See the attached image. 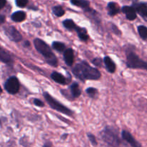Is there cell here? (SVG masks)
<instances>
[{
	"instance_id": "6da1fadb",
	"label": "cell",
	"mask_w": 147,
	"mask_h": 147,
	"mask_svg": "<svg viewBox=\"0 0 147 147\" xmlns=\"http://www.w3.org/2000/svg\"><path fill=\"white\" fill-rule=\"evenodd\" d=\"M73 72L75 76L83 81L86 79L96 80L100 77L99 71L90 66L88 63L85 61L76 65L73 69Z\"/></svg>"
},
{
	"instance_id": "7a4b0ae2",
	"label": "cell",
	"mask_w": 147,
	"mask_h": 147,
	"mask_svg": "<svg viewBox=\"0 0 147 147\" xmlns=\"http://www.w3.org/2000/svg\"><path fill=\"white\" fill-rule=\"evenodd\" d=\"M34 46L39 53H41L45 59L47 63L53 66H57V59L50 49V46L42 40L36 38L34 41Z\"/></svg>"
},
{
	"instance_id": "3957f363",
	"label": "cell",
	"mask_w": 147,
	"mask_h": 147,
	"mask_svg": "<svg viewBox=\"0 0 147 147\" xmlns=\"http://www.w3.org/2000/svg\"><path fill=\"white\" fill-rule=\"evenodd\" d=\"M102 137L109 147H127L113 132V130L109 128H106L104 131H103Z\"/></svg>"
},
{
	"instance_id": "277c9868",
	"label": "cell",
	"mask_w": 147,
	"mask_h": 147,
	"mask_svg": "<svg viewBox=\"0 0 147 147\" xmlns=\"http://www.w3.org/2000/svg\"><path fill=\"white\" fill-rule=\"evenodd\" d=\"M44 97L45 98L46 101L47 102V103L49 104V105H50L53 109L56 110L58 111V112L64 113L65 115H71L72 114H73V112H72L69 108H67V107L64 106V105L60 104L59 102H57V100H55V99L51 95H49L47 92H45Z\"/></svg>"
},
{
	"instance_id": "5b68a950",
	"label": "cell",
	"mask_w": 147,
	"mask_h": 147,
	"mask_svg": "<svg viewBox=\"0 0 147 147\" xmlns=\"http://www.w3.org/2000/svg\"><path fill=\"white\" fill-rule=\"evenodd\" d=\"M127 66L131 69H142L147 70V63L134 53L131 52L127 56Z\"/></svg>"
},
{
	"instance_id": "8992f818",
	"label": "cell",
	"mask_w": 147,
	"mask_h": 147,
	"mask_svg": "<svg viewBox=\"0 0 147 147\" xmlns=\"http://www.w3.org/2000/svg\"><path fill=\"white\" fill-rule=\"evenodd\" d=\"M4 88L9 93L11 94V95L17 93L20 89V82H19L17 78L15 76H11V77L9 78L7 82H5Z\"/></svg>"
},
{
	"instance_id": "52a82bcc",
	"label": "cell",
	"mask_w": 147,
	"mask_h": 147,
	"mask_svg": "<svg viewBox=\"0 0 147 147\" xmlns=\"http://www.w3.org/2000/svg\"><path fill=\"white\" fill-rule=\"evenodd\" d=\"M5 33L10 40L14 42H19L22 39V36L20 34V32L13 26H10L5 28Z\"/></svg>"
},
{
	"instance_id": "ba28073f",
	"label": "cell",
	"mask_w": 147,
	"mask_h": 147,
	"mask_svg": "<svg viewBox=\"0 0 147 147\" xmlns=\"http://www.w3.org/2000/svg\"><path fill=\"white\" fill-rule=\"evenodd\" d=\"M122 138L123 140L129 143L132 147H142V145L132 136L131 134L126 131H122Z\"/></svg>"
},
{
	"instance_id": "9c48e42d",
	"label": "cell",
	"mask_w": 147,
	"mask_h": 147,
	"mask_svg": "<svg viewBox=\"0 0 147 147\" xmlns=\"http://www.w3.org/2000/svg\"><path fill=\"white\" fill-rule=\"evenodd\" d=\"M122 11L126 14L128 20H134L136 18V12L133 7L125 6L122 8Z\"/></svg>"
},
{
	"instance_id": "30bf717a",
	"label": "cell",
	"mask_w": 147,
	"mask_h": 147,
	"mask_svg": "<svg viewBox=\"0 0 147 147\" xmlns=\"http://www.w3.org/2000/svg\"><path fill=\"white\" fill-rule=\"evenodd\" d=\"M142 17L144 19H147V3H140V4H135L134 7Z\"/></svg>"
},
{
	"instance_id": "8fae6325",
	"label": "cell",
	"mask_w": 147,
	"mask_h": 147,
	"mask_svg": "<svg viewBox=\"0 0 147 147\" xmlns=\"http://www.w3.org/2000/svg\"><path fill=\"white\" fill-rule=\"evenodd\" d=\"M64 59L66 64L72 66L74 61V53L72 48H67L64 52Z\"/></svg>"
},
{
	"instance_id": "7c38bea8",
	"label": "cell",
	"mask_w": 147,
	"mask_h": 147,
	"mask_svg": "<svg viewBox=\"0 0 147 147\" xmlns=\"http://www.w3.org/2000/svg\"><path fill=\"white\" fill-rule=\"evenodd\" d=\"M0 61L7 64H11L13 63L11 56L1 46H0Z\"/></svg>"
},
{
	"instance_id": "4fadbf2b",
	"label": "cell",
	"mask_w": 147,
	"mask_h": 147,
	"mask_svg": "<svg viewBox=\"0 0 147 147\" xmlns=\"http://www.w3.org/2000/svg\"><path fill=\"white\" fill-rule=\"evenodd\" d=\"M104 63L106 64V69L110 73L115 72V71H116V64L109 56H106L104 58Z\"/></svg>"
},
{
	"instance_id": "5bb4252c",
	"label": "cell",
	"mask_w": 147,
	"mask_h": 147,
	"mask_svg": "<svg viewBox=\"0 0 147 147\" xmlns=\"http://www.w3.org/2000/svg\"><path fill=\"white\" fill-rule=\"evenodd\" d=\"M26 18V14L25 12L22 11H18L16 12L13 13L11 15V20L17 22H22L25 20Z\"/></svg>"
},
{
	"instance_id": "9a60e30c",
	"label": "cell",
	"mask_w": 147,
	"mask_h": 147,
	"mask_svg": "<svg viewBox=\"0 0 147 147\" xmlns=\"http://www.w3.org/2000/svg\"><path fill=\"white\" fill-rule=\"evenodd\" d=\"M51 78L55 82L61 84H64L66 83V79L63 75L60 74L58 72H53L51 74Z\"/></svg>"
},
{
	"instance_id": "2e32d148",
	"label": "cell",
	"mask_w": 147,
	"mask_h": 147,
	"mask_svg": "<svg viewBox=\"0 0 147 147\" xmlns=\"http://www.w3.org/2000/svg\"><path fill=\"white\" fill-rule=\"evenodd\" d=\"M108 9H109V14L111 16L116 15L120 11V9H119L118 4L113 2H110L108 4Z\"/></svg>"
},
{
	"instance_id": "e0dca14e",
	"label": "cell",
	"mask_w": 147,
	"mask_h": 147,
	"mask_svg": "<svg viewBox=\"0 0 147 147\" xmlns=\"http://www.w3.org/2000/svg\"><path fill=\"white\" fill-rule=\"evenodd\" d=\"M75 30H76V32L78 33V37H80L82 40H84V41L88 40V35L87 30H86V29L80 27H77Z\"/></svg>"
},
{
	"instance_id": "ac0fdd59",
	"label": "cell",
	"mask_w": 147,
	"mask_h": 147,
	"mask_svg": "<svg viewBox=\"0 0 147 147\" xmlns=\"http://www.w3.org/2000/svg\"><path fill=\"white\" fill-rule=\"evenodd\" d=\"M70 92H71L73 97H78L80 95V94H81L80 89L79 88L78 84L76 83V82H74L70 86Z\"/></svg>"
},
{
	"instance_id": "d6986e66",
	"label": "cell",
	"mask_w": 147,
	"mask_h": 147,
	"mask_svg": "<svg viewBox=\"0 0 147 147\" xmlns=\"http://www.w3.org/2000/svg\"><path fill=\"white\" fill-rule=\"evenodd\" d=\"M71 3L74 5L84 9L88 8L89 4H90L89 1L87 0H71Z\"/></svg>"
},
{
	"instance_id": "ffe728a7",
	"label": "cell",
	"mask_w": 147,
	"mask_h": 147,
	"mask_svg": "<svg viewBox=\"0 0 147 147\" xmlns=\"http://www.w3.org/2000/svg\"><path fill=\"white\" fill-rule=\"evenodd\" d=\"M138 32L139 33V35L141 36L143 40H147V27L146 26L140 25L138 27Z\"/></svg>"
},
{
	"instance_id": "44dd1931",
	"label": "cell",
	"mask_w": 147,
	"mask_h": 147,
	"mask_svg": "<svg viewBox=\"0 0 147 147\" xmlns=\"http://www.w3.org/2000/svg\"><path fill=\"white\" fill-rule=\"evenodd\" d=\"M63 25L68 30H76L78 27L72 20H65L63 22Z\"/></svg>"
},
{
	"instance_id": "7402d4cb",
	"label": "cell",
	"mask_w": 147,
	"mask_h": 147,
	"mask_svg": "<svg viewBox=\"0 0 147 147\" xmlns=\"http://www.w3.org/2000/svg\"><path fill=\"white\" fill-rule=\"evenodd\" d=\"M53 47L55 50L59 52L65 51V46L64 43H61V42H54L53 43Z\"/></svg>"
},
{
	"instance_id": "603a6c76",
	"label": "cell",
	"mask_w": 147,
	"mask_h": 147,
	"mask_svg": "<svg viewBox=\"0 0 147 147\" xmlns=\"http://www.w3.org/2000/svg\"><path fill=\"white\" fill-rule=\"evenodd\" d=\"M53 12L56 16L57 17H61L65 14V11L63 9V7L60 6H55L53 8Z\"/></svg>"
},
{
	"instance_id": "cb8c5ba5",
	"label": "cell",
	"mask_w": 147,
	"mask_h": 147,
	"mask_svg": "<svg viewBox=\"0 0 147 147\" xmlns=\"http://www.w3.org/2000/svg\"><path fill=\"white\" fill-rule=\"evenodd\" d=\"M16 4L19 7H24L27 4L28 0H15Z\"/></svg>"
},
{
	"instance_id": "d4e9b609",
	"label": "cell",
	"mask_w": 147,
	"mask_h": 147,
	"mask_svg": "<svg viewBox=\"0 0 147 147\" xmlns=\"http://www.w3.org/2000/svg\"><path fill=\"white\" fill-rule=\"evenodd\" d=\"M86 92L90 96H91L92 97H93V96H95L96 93H97V89H94V88H88V89H86Z\"/></svg>"
},
{
	"instance_id": "484cf974",
	"label": "cell",
	"mask_w": 147,
	"mask_h": 147,
	"mask_svg": "<svg viewBox=\"0 0 147 147\" xmlns=\"http://www.w3.org/2000/svg\"><path fill=\"white\" fill-rule=\"evenodd\" d=\"M88 138H89V139H90V142L92 143V144L94 146L97 145V141H96V138H95L94 135H92V134H88Z\"/></svg>"
},
{
	"instance_id": "4316f807",
	"label": "cell",
	"mask_w": 147,
	"mask_h": 147,
	"mask_svg": "<svg viewBox=\"0 0 147 147\" xmlns=\"http://www.w3.org/2000/svg\"><path fill=\"white\" fill-rule=\"evenodd\" d=\"M33 102H34V105H37V106H38V107L44 106V102H42L41 100H40V99H34V101H33Z\"/></svg>"
},
{
	"instance_id": "83f0119b",
	"label": "cell",
	"mask_w": 147,
	"mask_h": 147,
	"mask_svg": "<svg viewBox=\"0 0 147 147\" xmlns=\"http://www.w3.org/2000/svg\"><path fill=\"white\" fill-rule=\"evenodd\" d=\"M93 63H94L96 66H101L102 62H101V60H100V59L97 58V59H95L93 61Z\"/></svg>"
},
{
	"instance_id": "f1b7e54d",
	"label": "cell",
	"mask_w": 147,
	"mask_h": 147,
	"mask_svg": "<svg viewBox=\"0 0 147 147\" xmlns=\"http://www.w3.org/2000/svg\"><path fill=\"white\" fill-rule=\"evenodd\" d=\"M6 0H0V9H2L5 6Z\"/></svg>"
},
{
	"instance_id": "f546056e",
	"label": "cell",
	"mask_w": 147,
	"mask_h": 147,
	"mask_svg": "<svg viewBox=\"0 0 147 147\" xmlns=\"http://www.w3.org/2000/svg\"><path fill=\"white\" fill-rule=\"evenodd\" d=\"M4 20H5V17H4V16L0 15V24L4 23Z\"/></svg>"
},
{
	"instance_id": "4dcf8cb0",
	"label": "cell",
	"mask_w": 147,
	"mask_h": 147,
	"mask_svg": "<svg viewBox=\"0 0 147 147\" xmlns=\"http://www.w3.org/2000/svg\"><path fill=\"white\" fill-rule=\"evenodd\" d=\"M1 93H2V89H1V86H0V95H1Z\"/></svg>"
}]
</instances>
